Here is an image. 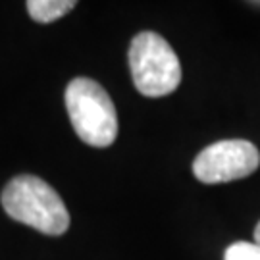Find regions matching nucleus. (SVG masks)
Here are the masks:
<instances>
[{
  "instance_id": "f257e3e1",
  "label": "nucleus",
  "mask_w": 260,
  "mask_h": 260,
  "mask_svg": "<svg viewBox=\"0 0 260 260\" xmlns=\"http://www.w3.org/2000/svg\"><path fill=\"white\" fill-rule=\"evenodd\" d=\"M2 206L16 222L58 237L70 228V212L62 197L37 176H18L2 191Z\"/></svg>"
},
{
  "instance_id": "f03ea898",
  "label": "nucleus",
  "mask_w": 260,
  "mask_h": 260,
  "mask_svg": "<svg viewBox=\"0 0 260 260\" xmlns=\"http://www.w3.org/2000/svg\"><path fill=\"white\" fill-rule=\"evenodd\" d=\"M66 110L77 137L96 149L110 147L118 137V116L110 94L89 77H75L66 87Z\"/></svg>"
},
{
  "instance_id": "7ed1b4c3",
  "label": "nucleus",
  "mask_w": 260,
  "mask_h": 260,
  "mask_svg": "<svg viewBox=\"0 0 260 260\" xmlns=\"http://www.w3.org/2000/svg\"><path fill=\"white\" fill-rule=\"evenodd\" d=\"M129 70L135 89L149 99L174 93L181 83L179 58L166 39L152 31H143L133 37Z\"/></svg>"
},
{
  "instance_id": "20e7f679",
  "label": "nucleus",
  "mask_w": 260,
  "mask_h": 260,
  "mask_svg": "<svg viewBox=\"0 0 260 260\" xmlns=\"http://www.w3.org/2000/svg\"><path fill=\"white\" fill-rule=\"evenodd\" d=\"M260 166L258 149L243 139L218 141L199 152L193 174L203 183H225L251 176Z\"/></svg>"
},
{
  "instance_id": "39448f33",
  "label": "nucleus",
  "mask_w": 260,
  "mask_h": 260,
  "mask_svg": "<svg viewBox=\"0 0 260 260\" xmlns=\"http://www.w3.org/2000/svg\"><path fill=\"white\" fill-rule=\"evenodd\" d=\"M77 6L75 0H29V16L39 23H52Z\"/></svg>"
},
{
  "instance_id": "423d86ee",
  "label": "nucleus",
  "mask_w": 260,
  "mask_h": 260,
  "mask_svg": "<svg viewBox=\"0 0 260 260\" xmlns=\"http://www.w3.org/2000/svg\"><path fill=\"white\" fill-rule=\"evenodd\" d=\"M223 260H260V247L254 243L239 241L228 247Z\"/></svg>"
},
{
  "instance_id": "0eeeda50",
  "label": "nucleus",
  "mask_w": 260,
  "mask_h": 260,
  "mask_svg": "<svg viewBox=\"0 0 260 260\" xmlns=\"http://www.w3.org/2000/svg\"><path fill=\"white\" fill-rule=\"evenodd\" d=\"M254 245L260 247V222H258V225L254 228Z\"/></svg>"
}]
</instances>
